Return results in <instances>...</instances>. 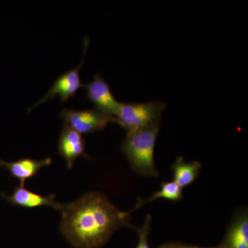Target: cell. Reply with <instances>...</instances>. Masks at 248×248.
Instances as JSON below:
<instances>
[{"label": "cell", "instance_id": "cell-12", "mask_svg": "<svg viewBox=\"0 0 248 248\" xmlns=\"http://www.w3.org/2000/svg\"><path fill=\"white\" fill-rule=\"evenodd\" d=\"M182 187L178 185L177 183L172 182H162L161 184L160 190L155 192L148 200H143L139 199L136 208H141L142 205L147 203L153 202L158 199H165L172 202H179L183 198Z\"/></svg>", "mask_w": 248, "mask_h": 248}, {"label": "cell", "instance_id": "cell-11", "mask_svg": "<svg viewBox=\"0 0 248 248\" xmlns=\"http://www.w3.org/2000/svg\"><path fill=\"white\" fill-rule=\"evenodd\" d=\"M202 167L200 161L186 162L182 156H179L172 166L174 182L182 188L190 186L198 177Z\"/></svg>", "mask_w": 248, "mask_h": 248}, {"label": "cell", "instance_id": "cell-10", "mask_svg": "<svg viewBox=\"0 0 248 248\" xmlns=\"http://www.w3.org/2000/svg\"><path fill=\"white\" fill-rule=\"evenodd\" d=\"M51 163L50 157L42 160L23 158L14 162L0 161V166H4L13 177L19 180L20 186H24L26 181L35 177L41 170L50 166Z\"/></svg>", "mask_w": 248, "mask_h": 248}, {"label": "cell", "instance_id": "cell-2", "mask_svg": "<svg viewBox=\"0 0 248 248\" xmlns=\"http://www.w3.org/2000/svg\"><path fill=\"white\" fill-rule=\"evenodd\" d=\"M160 122L138 131L128 133L121 150L126 156L132 169L144 177H157L155 167V148L159 131Z\"/></svg>", "mask_w": 248, "mask_h": 248}, {"label": "cell", "instance_id": "cell-5", "mask_svg": "<svg viewBox=\"0 0 248 248\" xmlns=\"http://www.w3.org/2000/svg\"><path fill=\"white\" fill-rule=\"evenodd\" d=\"M88 46H89L88 37H85L84 58H83L81 63L76 68L66 71L61 76L59 77L58 79L55 80L53 86L49 89L46 94L42 99H40L38 102H36L32 107L29 108V112L33 110L35 108L40 106V104H44V103L46 102L47 101L54 99L56 96L60 97L62 102H66L70 98L75 96V94H76L80 88L84 87V85L81 84V79H80L79 71L85 62L84 57L86 55V50L88 48Z\"/></svg>", "mask_w": 248, "mask_h": 248}, {"label": "cell", "instance_id": "cell-9", "mask_svg": "<svg viewBox=\"0 0 248 248\" xmlns=\"http://www.w3.org/2000/svg\"><path fill=\"white\" fill-rule=\"evenodd\" d=\"M221 244L225 248H248L247 209L235 214Z\"/></svg>", "mask_w": 248, "mask_h": 248}, {"label": "cell", "instance_id": "cell-3", "mask_svg": "<svg viewBox=\"0 0 248 248\" xmlns=\"http://www.w3.org/2000/svg\"><path fill=\"white\" fill-rule=\"evenodd\" d=\"M166 103L153 101L146 103H120L115 123L127 133L138 131L160 122Z\"/></svg>", "mask_w": 248, "mask_h": 248}, {"label": "cell", "instance_id": "cell-4", "mask_svg": "<svg viewBox=\"0 0 248 248\" xmlns=\"http://www.w3.org/2000/svg\"><path fill=\"white\" fill-rule=\"evenodd\" d=\"M63 126L76 130L78 133L93 134L104 130L115 118L93 108L89 110H78L63 108L61 112Z\"/></svg>", "mask_w": 248, "mask_h": 248}, {"label": "cell", "instance_id": "cell-14", "mask_svg": "<svg viewBox=\"0 0 248 248\" xmlns=\"http://www.w3.org/2000/svg\"><path fill=\"white\" fill-rule=\"evenodd\" d=\"M157 248H225V247L222 244H220L219 246H216V247L202 248L198 247V246H191V245L182 244V243L170 242L161 245V246H158Z\"/></svg>", "mask_w": 248, "mask_h": 248}, {"label": "cell", "instance_id": "cell-7", "mask_svg": "<svg viewBox=\"0 0 248 248\" xmlns=\"http://www.w3.org/2000/svg\"><path fill=\"white\" fill-rule=\"evenodd\" d=\"M60 155L66 161L67 167L71 169L75 161L79 156L90 159L86 153V141L81 134L76 130L63 126L58 141Z\"/></svg>", "mask_w": 248, "mask_h": 248}, {"label": "cell", "instance_id": "cell-1", "mask_svg": "<svg viewBox=\"0 0 248 248\" xmlns=\"http://www.w3.org/2000/svg\"><path fill=\"white\" fill-rule=\"evenodd\" d=\"M60 229L70 244L78 248H98L114 232L130 225V213L111 203L105 195L89 192L71 203L63 204Z\"/></svg>", "mask_w": 248, "mask_h": 248}, {"label": "cell", "instance_id": "cell-13", "mask_svg": "<svg viewBox=\"0 0 248 248\" xmlns=\"http://www.w3.org/2000/svg\"><path fill=\"white\" fill-rule=\"evenodd\" d=\"M151 215H148L143 226L140 228H135L139 236L138 245L136 248H151L148 244V235L151 231Z\"/></svg>", "mask_w": 248, "mask_h": 248}, {"label": "cell", "instance_id": "cell-6", "mask_svg": "<svg viewBox=\"0 0 248 248\" xmlns=\"http://www.w3.org/2000/svg\"><path fill=\"white\" fill-rule=\"evenodd\" d=\"M84 87L86 89V97L94 104V108L115 118L121 102L116 100L110 86L99 73L94 75L92 81Z\"/></svg>", "mask_w": 248, "mask_h": 248}, {"label": "cell", "instance_id": "cell-8", "mask_svg": "<svg viewBox=\"0 0 248 248\" xmlns=\"http://www.w3.org/2000/svg\"><path fill=\"white\" fill-rule=\"evenodd\" d=\"M6 200L14 205L24 208H36L49 206L61 210L62 205L55 201V195L43 196L28 190L24 186H17L11 196H5Z\"/></svg>", "mask_w": 248, "mask_h": 248}]
</instances>
